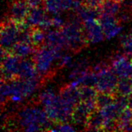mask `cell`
<instances>
[{
    "mask_svg": "<svg viewBox=\"0 0 132 132\" xmlns=\"http://www.w3.org/2000/svg\"><path fill=\"white\" fill-rule=\"evenodd\" d=\"M86 39L89 43H97L102 41L105 36L98 19L83 22Z\"/></svg>",
    "mask_w": 132,
    "mask_h": 132,
    "instance_id": "30bf717a",
    "label": "cell"
},
{
    "mask_svg": "<svg viewBox=\"0 0 132 132\" xmlns=\"http://www.w3.org/2000/svg\"><path fill=\"white\" fill-rule=\"evenodd\" d=\"M31 9L26 0H13L9 6L7 18L18 24L24 23Z\"/></svg>",
    "mask_w": 132,
    "mask_h": 132,
    "instance_id": "ba28073f",
    "label": "cell"
},
{
    "mask_svg": "<svg viewBox=\"0 0 132 132\" xmlns=\"http://www.w3.org/2000/svg\"><path fill=\"white\" fill-rule=\"evenodd\" d=\"M56 96L57 95L56 94L53 90L48 88V89H45L43 91H42L39 94L38 97V101L39 103H40L45 108L50 105L53 101V100L56 98Z\"/></svg>",
    "mask_w": 132,
    "mask_h": 132,
    "instance_id": "7402d4cb",
    "label": "cell"
},
{
    "mask_svg": "<svg viewBox=\"0 0 132 132\" xmlns=\"http://www.w3.org/2000/svg\"><path fill=\"white\" fill-rule=\"evenodd\" d=\"M104 119L98 109L94 111L90 114L84 125L85 129L87 131H104Z\"/></svg>",
    "mask_w": 132,
    "mask_h": 132,
    "instance_id": "2e32d148",
    "label": "cell"
},
{
    "mask_svg": "<svg viewBox=\"0 0 132 132\" xmlns=\"http://www.w3.org/2000/svg\"><path fill=\"white\" fill-rule=\"evenodd\" d=\"M111 66L119 78H132V61L125 53H117L112 58Z\"/></svg>",
    "mask_w": 132,
    "mask_h": 132,
    "instance_id": "9c48e42d",
    "label": "cell"
},
{
    "mask_svg": "<svg viewBox=\"0 0 132 132\" xmlns=\"http://www.w3.org/2000/svg\"><path fill=\"white\" fill-rule=\"evenodd\" d=\"M52 22H53V28L55 29H60L65 24L63 19L59 14H56L52 17Z\"/></svg>",
    "mask_w": 132,
    "mask_h": 132,
    "instance_id": "4316f807",
    "label": "cell"
},
{
    "mask_svg": "<svg viewBox=\"0 0 132 132\" xmlns=\"http://www.w3.org/2000/svg\"><path fill=\"white\" fill-rule=\"evenodd\" d=\"M26 2H28L31 8L43 5V0H26Z\"/></svg>",
    "mask_w": 132,
    "mask_h": 132,
    "instance_id": "f546056e",
    "label": "cell"
},
{
    "mask_svg": "<svg viewBox=\"0 0 132 132\" xmlns=\"http://www.w3.org/2000/svg\"><path fill=\"white\" fill-rule=\"evenodd\" d=\"M62 52L52 49L46 45L36 50L32 59L37 71L43 80V77H49L53 70V65L56 60L62 56Z\"/></svg>",
    "mask_w": 132,
    "mask_h": 132,
    "instance_id": "3957f363",
    "label": "cell"
},
{
    "mask_svg": "<svg viewBox=\"0 0 132 132\" xmlns=\"http://www.w3.org/2000/svg\"><path fill=\"white\" fill-rule=\"evenodd\" d=\"M117 94H108L97 92L96 96V105L98 110L113 103L117 97Z\"/></svg>",
    "mask_w": 132,
    "mask_h": 132,
    "instance_id": "ffe728a7",
    "label": "cell"
},
{
    "mask_svg": "<svg viewBox=\"0 0 132 132\" xmlns=\"http://www.w3.org/2000/svg\"><path fill=\"white\" fill-rule=\"evenodd\" d=\"M15 119L19 127L26 131H50L54 124L49 118L45 109L36 106L26 107L21 109Z\"/></svg>",
    "mask_w": 132,
    "mask_h": 132,
    "instance_id": "6da1fadb",
    "label": "cell"
},
{
    "mask_svg": "<svg viewBox=\"0 0 132 132\" xmlns=\"http://www.w3.org/2000/svg\"><path fill=\"white\" fill-rule=\"evenodd\" d=\"M77 12L78 14V16L83 22L98 19L101 14L100 9L90 8L88 6H85L84 5H82V6L77 11Z\"/></svg>",
    "mask_w": 132,
    "mask_h": 132,
    "instance_id": "ac0fdd59",
    "label": "cell"
},
{
    "mask_svg": "<svg viewBox=\"0 0 132 132\" xmlns=\"http://www.w3.org/2000/svg\"><path fill=\"white\" fill-rule=\"evenodd\" d=\"M22 58L2 50V80L9 81L19 78Z\"/></svg>",
    "mask_w": 132,
    "mask_h": 132,
    "instance_id": "8992f818",
    "label": "cell"
},
{
    "mask_svg": "<svg viewBox=\"0 0 132 132\" xmlns=\"http://www.w3.org/2000/svg\"><path fill=\"white\" fill-rule=\"evenodd\" d=\"M36 51V49L32 43L26 42H18L12 47L9 53L14 54L22 59H25L29 58L31 57V56H33Z\"/></svg>",
    "mask_w": 132,
    "mask_h": 132,
    "instance_id": "9a60e30c",
    "label": "cell"
},
{
    "mask_svg": "<svg viewBox=\"0 0 132 132\" xmlns=\"http://www.w3.org/2000/svg\"><path fill=\"white\" fill-rule=\"evenodd\" d=\"M50 129L51 131H61V132H69L73 131L75 129L68 123H56Z\"/></svg>",
    "mask_w": 132,
    "mask_h": 132,
    "instance_id": "484cf974",
    "label": "cell"
},
{
    "mask_svg": "<svg viewBox=\"0 0 132 132\" xmlns=\"http://www.w3.org/2000/svg\"><path fill=\"white\" fill-rule=\"evenodd\" d=\"M19 78L26 80L42 79L36 70L32 57L22 59L19 70Z\"/></svg>",
    "mask_w": 132,
    "mask_h": 132,
    "instance_id": "4fadbf2b",
    "label": "cell"
},
{
    "mask_svg": "<svg viewBox=\"0 0 132 132\" xmlns=\"http://www.w3.org/2000/svg\"><path fill=\"white\" fill-rule=\"evenodd\" d=\"M71 63V57L68 55H62L59 59V66L60 67H63L68 66Z\"/></svg>",
    "mask_w": 132,
    "mask_h": 132,
    "instance_id": "f1b7e54d",
    "label": "cell"
},
{
    "mask_svg": "<svg viewBox=\"0 0 132 132\" xmlns=\"http://www.w3.org/2000/svg\"><path fill=\"white\" fill-rule=\"evenodd\" d=\"M131 33H132V32H131Z\"/></svg>",
    "mask_w": 132,
    "mask_h": 132,
    "instance_id": "d6a6232c",
    "label": "cell"
},
{
    "mask_svg": "<svg viewBox=\"0 0 132 132\" xmlns=\"http://www.w3.org/2000/svg\"><path fill=\"white\" fill-rule=\"evenodd\" d=\"M121 46L124 53L128 56H132V33L125 35L121 37Z\"/></svg>",
    "mask_w": 132,
    "mask_h": 132,
    "instance_id": "d4e9b609",
    "label": "cell"
},
{
    "mask_svg": "<svg viewBox=\"0 0 132 132\" xmlns=\"http://www.w3.org/2000/svg\"><path fill=\"white\" fill-rule=\"evenodd\" d=\"M116 94L120 96H130L132 94V78H119Z\"/></svg>",
    "mask_w": 132,
    "mask_h": 132,
    "instance_id": "d6986e66",
    "label": "cell"
},
{
    "mask_svg": "<svg viewBox=\"0 0 132 132\" xmlns=\"http://www.w3.org/2000/svg\"><path fill=\"white\" fill-rule=\"evenodd\" d=\"M75 105L63 98L60 95H57L53 101L44 109L50 119L54 124L67 123L72 120V114Z\"/></svg>",
    "mask_w": 132,
    "mask_h": 132,
    "instance_id": "277c9868",
    "label": "cell"
},
{
    "mask_svg": "<svg viewBox=\"0 0 132 132\" xmlns=\"http://www.w3.org/2000/svg\"><path fill=\"white\" fill-rule=\"evenodd\" d=\"M46 10L43 5L32 8L25 22L30 27L39 26L48 17L46 15Z\"/></svg>",
    "mask_w": 132,
    "mask_h": 132,
    "instance_id": "5bb4252c",
    "label": "cell"
},
{
    "mask_svg": "<svg viewBox=\"0 0 132 132\" xmlns=\"http://www.w3.org/2000/svg\"><path fill=\"white\" fill-rule=\"evenodd\" d=\"M120 4L121 3L116 2L113 0H105L99 9L101 13L115 15L120 12Z\"/></svg>",
    "mask_w": 132,
    "mask_h": 132,
    "instance_id": "44dd1931",
    "label": "cell"
},
{
    "mask_svg": "<svg viewBox=\"0 0 132 132\" xmlns=\"http://www.w3.org/2000/svg\"><path fill=\"white\" fill-rule=\"evenodd\" d=\"M46 36V34H45V29L40 26L30 27V40L36 50L45 45Z\"/></svg>",
    "mask_w": 132,
    "mask_h": 132,
    "instance_id": "e0dca14e",
    "label": "cell"
},
{
    "mask_svg": "<svg viewBox=\"0 0 132 132\" xmlns=\"http://www.w3.org/2000/svg\"><path fill=\"white\" fill-rule=\"evenodd\" d=\"M65 39L67 48L73 52H78L88 43L86 39L83 21L79 16H75L60 29Z\"/></svg>",
    "mask_w": 132,
    "mask_h": 132,
    "instance_id": "7a4b0ae2",
    "label": "cell"
},
{
    "mask_svg": "<svg viewBox=\"0 0 132 132\" xmlns=\"http://www.w3.org/2000/svg\"><path fill=\"white\" fill-rule=\"evenodd\" d=\"M43 6L47 12L59 14L62 11V0H43Z\"/></svg>",
    "mask_w": 132,
    "mask_h": 132,
    "instance_id": "cb8c5ba5",
    "label": "cell"
},
{
    "mask_svg": "<svg viewBox=\"0 0 132 132\" xmlns=\"http://www.w3.org/2000/svg\"><path fill=\"white\" fill-rule=\"evenodd\" d=\"M21 24H18L7 17L5 20H2L1 26V46L2 50L9 53L19 41Z\"/></svg>",
    "mask_w": 132,
    "mask_h": 132,
    "instance_id": "5b68a950",
    "label": "cell"
},
{
    "mask_svg": "<svg viewBox=\"0 0 132 132\" xmlns=\"http://www.w3.org/2000/svg\"><path fill=\"white\" fill-rule=\"evenodd\" d=\"M113 1H114L116 2H118V3H122V2H125V0H113Z\"/></svg>",
    "mask_w": 132,
    "mask_h": 132,
    "instance_id": "4dcf8cb0",
    "label": "cell"
},
{
    "mask_svg": "<svg viewBox=\"0 0 132 132\" xmlns=\"http://www.w3.org/2000/svg\"><path fill=\"white\" fill-rule=\"evenodd\" d=\"M97 74L98 80L95 88L97 92L116 94L119 77L113 70L111 66L102 69L97 72Z\"/></svg>",
    "mask_w": 132,
    "mask_h": 132,
    "instance_id": "52a82bcc",
    "label": "cell"
},
{
    "mask_svg": "<svg viewBox=\"0 0 132 132\" xmlns=\"http://www.w3.org/2000/svg\"><path fill=\"white\" fill-rule=\"evenodd\" d=\"M131 61H132V56H131Z\"/></svg>",
    "mask_w": 132,
    "mask_h": 132,
    "instance_id": "1f68e13d",
    "label": "cell"
},
{
    "mask_svg": "<svg viewBox=\"0 0 132 132\" xmlns=\"http://www.w3.org/2000/svg\"><path fill=\"white\" fill-rule=\"evenodd\" d=\"M45 45L58 51L63 52V50L67 49L65 39L60 29H49L46 36Z\"/></svg>",
    "mask_w": 132,
    "mask_h": 132,
    "instance_id": "7c38bea8",
    "label": "cell"
},
{
    "mask_svg": "<svg viewBox=\"0 0 132 132\" xmlns=\"http://www.w3.org/2000/svg\"><path fill=\"white\" fill-rule=\"evenodd\" d=\"M105 0H83L82 3L85 6L99 9Z\"/></svg>",
    "mask_w": 132,
    "mask_h": 132,
    "instance_id": "83f0119b",
    "label": "cell"
},
{
    "mask_svg": "<svg viewBox=\"0 0 132 132\" xmlns=\"http://www.w3.org/2000/svg\"><path fill=\"white\" fill-rule=\"evenodd\" d=\"M78 87L80 92L81 101H88L96 99L97 90L95 87L90 86H80Z\"/></svg>",
    "mask_w": 132,
    "mask_h": 132,
    "instance_id": "603a6c76",
    "label": "cell"
},
{
    "mask_svg": "<svg viewBox=\"0 0 132 132\" xmlns=\"http://www.w3.org/2000/svg\"><path fill=\"white\" fill-rule=\"evenodd\" d=\"M104 35L108 39L118 35L122 29L121 22L115 15L101 13L98 18Z\"/></svg>",
    "mask_w": 132,
    "mask_h": 132,
    "instance_id": "8fae6325",
    "label": "cell"
}]
</instances>
